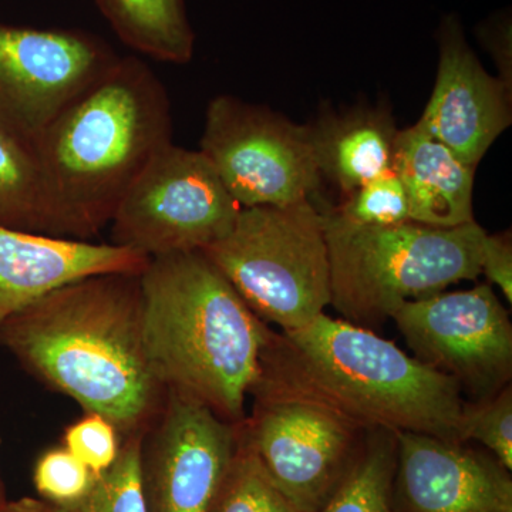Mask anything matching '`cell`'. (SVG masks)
Returning <instances> with one entry per match:
<instances>
[{"label":"cell","instance_id":"cell-20","mask_svg":"<svg viewBox=\"0 0 512 512\" xmlns=\"http://www.w3.org/2000/svg\"><path fill=\"white\" fill-rule=\"evenodd\" d=\"M0 225L46 235L45 200L35 153L2 131Z\"/></svg>","mask_w":512,"mask_h":512},{"label":"cell","instance_id":"cell-28","mask_svg":"<svg viewBox=\"0 0 512 512\" xmlns=\"http://www.w3.org/2000/svg\"><path fill=\"white\" fill-rule=\"evenodd\" d=\"M480 37L500 69L505 84L511 86V23L507 18L493 19L481 26Z\"/></svg>","mask_w":512,"mask_h":512},{"label":"cell","instance_id":"cell-15","mask_svg":"<svg viewBox=\"0 0 512 512\" xmlns=\"http://www.w3.org/2000/svg\"><path fill=\"white\" fill-rule=\"evenodd\" d=\"M150 259L116 244L0 225V328L47 293L89 276L141 274Z\"/></svg>","mask_w":512,"mask_h":512},{"label":"cell","instance_id":"cell-19","mask_svg":"<svg viewBox=\"0 0 512 512\" xmlns=\"http://www.w3.org/2000/svg\"><path fill=\"white\" fill-rule=\"evenodd\" d=\"M348 473L320 512H393L396 434L369 430Z\"/></svg>","mask_w":512,"mask_h":512},{"label":"cell","instance_id":"cell-27","mask_svg":"<svg viewBox=\"0 0 512 512\" xmlns=\"http://www.w3.org/2000/svg\"><path fill=\"white\" fill-rule=\"evenodd\" d=\"M481 275L498 286L508 303L512 302V245L510 234H485L481 245Z\"/></svg>","mask_w":512,"mask_h":512},{"label":"cell","instance_id":"cell-1","mask_svg":"<svg viewBox=\"0 0 512 512\" xmlns=\"http://www.w3.org/2000/svg\"><path fill=\"white\" fill-rule=\"evenodd\" d=\"M141 274L79 279L6 320L0 345L49 389L116 426L144 436L163 410L143 328Z\"/></svg>","mask_w":512,"mask_h":512},{"label":"cell","instance_id":"cell-21","mask_svg":"<svg viewBox=\"0 0 512 512\" xmlns=\"http://www.w3.org/2000/svg\"><path fill=\"white\" fill-rule=\"evenodd\" d=\"M140 434L121 439L119 457L99 474L92 490L80 503L62 512H148L141 467Z\"/></svg>","mask_w":512,"mask_h":512},{"label":"cell","instance_id":"cell-25","mask_svg":"<svg viewBox=\"0 0 512 512\" xmlns=\"http://www.w3.org/2000/svg\"><path fill=\"white\" fill-rule=\"evenodd\" d=\"M463 441L483 444L508 471L512 470V389L467 403L463 417Z\"/></svg>","mask_w":512,"mask_h":512},{"label":"cell","instance_id":"cell-26","mask_svg":"<svg viewBox=\"0 0 512 512\" xmlns=\"http://www.w3.org/2000/svg\"><path fill=\"white\" fill-rule=\"evenodd\" d=\"M63 447L99 476L119 457L121 437L106 417L84 412V416L64 430Z\"/></svg>","mask_w":512,"mask_h":512},{"label":"cell","instance_id":"cell-2","mask_svg":"<svg viewBox=\"0 0 512 512\" xmlns=\"http://www.w3.org/2000/svg\"><path fill=\"white\" fill-rule=\"evenodd\" d=\"M173 143L160 77L137 56H120L70 101L33 144L46 235L92 241L110 225L130 185Z\"/></svg>","mask_w":512,"mask_h":512},{"label":"cell","instance_id":"cell-17","mask_svg":"<svg viewBox=\"0 0 512 512\" xmlns=\"http://www.w3.org/2000/svg\"><path fill=\"white\" fill-rule=\"evenodd\" d=\"M308 130L320 180L326 178L345 197L392 170L399 130L382 104L322 114Z\"/></svg>","mask_w":512,"mask_h":512},{"label":"cell","instance_id":"cell-10","mask_svg":"<svg viewBox=\"0 0 512 512\" xmlns=\"http://www.w3.org/2000/svg\"><path fill=\"white\" fill-rule=\"evenodd\" d=\"M119 57L87 30L0 22V131L33 148L50 121Z\"/></svg>","mask_w":512,"mask_h":512},{"label":"cell","instance_id":"cell-4","mask_svg":"<svg viewBox=\"0 0 512 512\" xmlns=\"http://www.w3.org/2000/svg\"><path fill=\"white\" fill-rule=\"evenodd\" d=\"M140 279L144 345L157 379L241 424L275 332L204 252L150 259Z\"/></svg>","mask_w":512,"mask_h":512},{"label":"cell","instance_id":"cell-9","mask_svg":"<svg viewBox=\"0 0 512 512\" xmlns=\"http://www.w3.org/2000/svg\"><path fill=\"white\" fill-rule=\"evenodd\" d=\"M200 144L241 208L309 200L322 181L308 126L234 96L210 101Z\"/></svg>","mask_w":512,"mask_h":512},{"label":"cell","instance_id":"cell-24","mask_svg":"<svg viewBox=\"0 0 512 512\" xmlns=\"http://www.w3.org/2000/svg\"><path fill=\"white\" fill-rule=\"evenodd\" d=\"M96 477L64 447L50 448L40 454L33 468V484L40 500L57 508L80 503L92 490Z\"/></svg>","mask_w":512,"mask_h":512},{"label":"cell","instance_id":"cell-5","mask_svg":"<svg viewBox=\"0 0 512 512\" xmlns=\"http://www.w3.org/2000/svg\"><path fill=\"white\" fill-rule=\"evenodd\" d=\"M330 261V305L353 325L380 326L407 302L481 275L487 232L476 221L453 228L417 222L353 227L322 212Z\"/></svg>","mask_w":512,"mask_h":512},{"label":"cell","instance_id":"cell-7","mask_svg":"<svg viewBox=\"0 0 512 512\" xmlns=\"http://www.w3.org/2000/svg\"><path fill=\"white\" fill-rule=\"evenodd\" d=\"M241 207L200 150L167 144L123 195L111 244L148 259L204 251L231 231Z\"/></svg>","mask_w":512,"mask_h":512},{"label":"cell","instance_id":"cell-12","mask_svg":"<svg viewBox=\"0 0 512 512\" xmlns=\"http://www.w3.org/2000/svg\"><path fill=\"white\" fill-rule=\"evenodd\" d=\"M238 441V424L168 390L141 446L148 512H212Z\"/></svg>","mask_w":512,"mask_h":512},{"label":"cell","instance_id":"cell-18","mask_svg":"<svg viewBox=\"0 0 512 512\" xmlns=\"http://www.w3.org/2000/svg\"><path fill=\"white\" fill-rule=\"evenodd\" d=\"M110 28L134 52L171 64L194 56L195 33L185 0H94Z\"/></svg>","mask_w":512,"mask_h":512},{"label":"cell","instance_id":"cell-22","mask_svg":"<svg viewBox=\"0 0 512 512\" xmlns=\"http://www.w3.org/2000/svg\"><path fill=\"white\" fill-rule=\"evenodd\" d=\"M212 512L303 511L272 483L254 454L239 439L237 454Z\"/></svg>","mask_w":512,"mask_h":512},{"label":"cell","instance_id":"cell-16","mask_svg":"<svg viewBox=\"0 0 512 512\" xmlns=\"http://www.w3.org/2000/svg\"><path fill=\"white\" fill-rule=\"evenodd\" d=\"M392 170L409 200L410 221L453 228L474 221V170L417 124L397 131Z\"/></svg>","mask_w":512,"mask_h":512},{"label":"cell","instance_id":"cell-14","mask_svg":"<svg viewBox=\"0 0 512 512\" xmlns=\"http://www.w3.org/2000/svg\"><path fill=\"white\" fill-rule=\"evenodd\" d=\"M466 444L396 433L394 505L402 512H512L510 471Z\"/></svg>","mask_w":512,"mask_h":512},{"label":"cell","instance_id":"cell-30","mask_svg":"<svg viewBox=\"0 0 512 512\" xmlns=\"http://www.w3.org/2000/svg\"><path fill=\"white\" fill-rule=\"evenodd\" d=\"M0 446H2V437H0ZM6 503H8V500H6L5 491H3L2 480H0V511H2V508L5 507Z\"/></svg>","mask_w":512,"mask_h":512},{"label":"cell","instance_id":"cell-6","mask_svg":"<svg viewBox=\"0 0 512 512\" xmlns=\"http://www.w3.org/2000/svg\"><path fill=\"white\" fill-rule=\"evenodd\" d=\"M262 322L289 332L330 305V261L322 211L312 198L241 208L231 231L204 249Z\"/></svg>","mask_w":512,"mask_h":512},{"label":"cell","instance_id":"cell-23","mask_svg":"<svg viewBox=\"0 0 512 512\" xmlns=\"http://www.w3.org/2000/svg\"><path fill=\"white\" fill-rule=\"evenodd\" d=\"M328 212L353 227H393L412 222L406 190L393 170L357 188L339 207Z\"/></svg>","mask_w":512,"mask_h":512},{"label":"cell","instance_id":"cell-13","mask_svg":"<svg viewBox=\"0 0 512 512\" xmlns=\"http://www.w3.org/2000/svg\"><path fill=\"white\" fill-rule=\"evenodd\" d=\"M439 53L436 84L416 124L476 168L511 126L512 87L485 72L456 16L441 22Z\"/></svg>","mask_w":512,"mask_h":512},{"label":"cell","instance_id":"cell-8","mask_svg":"<svg viewBox=\"0 0 512 512\" xmlns=\"http://www.w3.org/2000/svg\"><path fill=\"white\" fill-rule=\"evenodd\" d=\"M239 439L303 512H320L346 476L363 429L318 400L256 383Z\"/></svg>","mask_w":512,"mask_h":512},{"label":"cell","instance_id":"cell-29","mask_svg":"<svg viewBox=\"0 0 512 512\" xmlns=\"http://www.w3.org/2000/svg\"><path fill=\"white\" fill-rule=\"evenodd\" d=\"M0 512H62L55 505L37 498L23 497L19 500L8 501Z\"/></svg>","mask_w":512,"mask_h":512},{"label":"cell","instance_id":"cell-3","mask_svg":"<svg viewBox=\"0 0 512 512\" xmlns=\"http://www.w3.org/2000/svg\"><path fill=\"white\" fill-rule=\"evenodd\" d=\"M259 382L318 400L363 430L464 443L467 402L456 380L372 329L325 313L274 333Z\"/></svg>","mask_w":512,"mask_h":512},{"label":"cell","instance_id":"cell-11","mask_svg":"<svg viewBox=\"0 0 512 512\" xmlns=\"http://www.w3.org/2000/svg\"><path fill=\"white\" fill-rule=\"evenodd\" d=\"M392 319L417 360L476 402L510 384L512 323L490 284L404 303Z\"/></svg>","mask_w":512,"mask_h":512}]
</instances>
